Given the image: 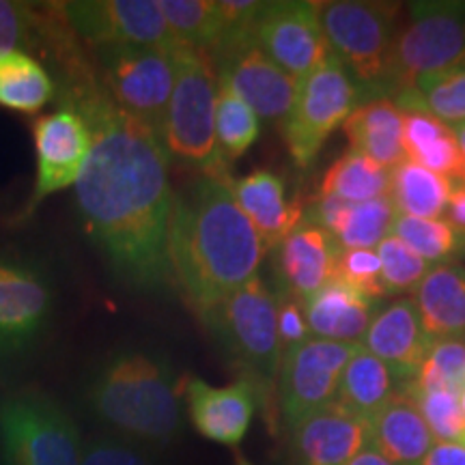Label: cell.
<instances>
[{
	"mask_svg": "<svg viewBox=\"0 0 465 465\" xmlns=\"http://www.w3.org/2000/svg\"><path fill=\"white\" fill-rule=\"evenodd\" d=\"M422 465H465V444L435 441V446L424 457Z\"/></svg>",
	"mask_w": 465,
	"mask_h": 465,
	"instance_id": "cell-44",
	"label": "cell"
},
{
	"mask_svg": "<svg viewBox=\"0 0 465 465\" xmlns=\"http://www.w3.org/2000/svg\"><path fill=\"white\" fill-rule=\"evenodd\" d=\"M416 306L431 341H465V265L438 263L416 289Z\"/></svg>",
	"mask_w": 465,
	"mask_h": 465,
	"instance_id": "cell-25",
	"label": "cell"
},
{
	"mask_svg": "<svg viewBox=\"0 0 465 465\" xmlns=\"http://www.w3.org/2000/svg\"><path fill=\"white\" fill-rule=\"evenodd\" d=\"M52 311V291L37 267L0 257V356L31 347Z\"/></svg>",
	"mask_w": 465,
	"mask_h": 465,
	"instance_id": "cell-17",
	"label": "cell"
},
{
	"mask_svg": "<svg viewBox=\"0 0 465 465\" xmlns=\"http://www.w3.org/2000/svg\"><path fill=\"white\" fill-rule=\"evenodd\" d=\"M91 127V153L75 182L80 220L121 281L136 289L171 282L168 229L174 194L162 138L93 80L69 89Z\"/></svg>",
	"mask_w": 465,
	"mask_h": 465,
	"instance_id": "cell-1",
	"label": "cell"
},
{
	"mask_svg": "<svg viewBox=\"0 0 465 465\" xmlns=\"http://www.w3.org/2000/svg\"><path fill=\"white\" fill-rule=\"evenodd\" d=\"M356 347L351 342L308 339L282 353L276 410L287 427L336 401L342 371Z\"/></svg>",
	"mask_w": 465,
	"mask_h": 465,
	"instance_id": "cell-11",
	"label": "cell"
},
{
	"mask_svg": "<svg viewBox=\"0 0 465 465\" xmlns=\"http://www.w3.org/2000/svg\"><path fill=\"white\" fill-rule=\"evenodd\" d=\"M257 42L265 54L295 80H304L332 54L322 22V3H265L257 22Z\"/></svg>",
	"mask_w": 465,
	"mask_h": 465,
	"instance_id": "cell-15",
	"label": "cell"
},
{
	"mask_svg": "<svg viewBox=\"0 0 465 465\" xmlns=\"http://www.w3.org/2000/svg\"><path fill=\"white\" fill-rule=\"evenodd\" d=\"M461 411H463V418H465V388H463V392H461Z\"/></svg>",
	"mask_w": 465,
	"mask_h": 465,
	"instance_id": "cell-48",
	"label": "cell"
},
{
	"mask_svg": "<svg viewBox=\"0 0 465 465\" xmlns=\"http://www.w3.org/2000/svg\"><path fill=\"white\" fill-rule=\"evenodd\" d=\"M160 9L179 45L212 52L223 37L218 0H160Z\"/></svg>",
	"mask_w": 465,
	"mask_h": 465,
	"instance_id": "cell-32",
	"label": "cell"
},
{
	"mask_svg": "<svg viewBox=\"0 0 465 465\" xmlns=\"http://www.w3.org/2000/svg\"><path fill=\"white\" fill-rule=\"evenodd\" d=\"M347 465H394L391 459H386L381 455L380 450L373 449V446H366V449H362L358 452L356 457L351 459Z\"/></svg>",
	"mask_w": 465,
	"mask_h": 465,
	"instance_id": "cell-45",
	"label": "cell"
},
{
	"mask_svg": "<svg viewBox=\"0 0 465 465\" xmlns=\"http://www.w3.org/2000/svg\"><path fill=\"white\" fill-rule=\"evenodd\" d=\"M54 97V78L25 50L0 54V106L15 113H39Z\"/></svg>",
	"mask_w": 465,
	"mask_h": 465,
	"instance_id": "cell-29",
	"label": "cell"
},
{
	"mask_svg": "<svg viewBox=\"0 0 465 465\" xmlns=\"http://www.w3.org/2000/svg\"><path fill=\"white\" fill-rule=\"evenodd\" d=\"M235 465H254V463H250L243 455H235Z\"/></svg>",
	"mask_w": 465,
	"mask_h": 465,
	"instance_id": "cell-47",
	"label": "cell"
},
{
	"mask_svg": "<svg viewBox=\"0 0 465 465\" xmlns=\"http://www.w3.org/2000/svg\"><path fill=\"white\" fill-rule=\"evenodd\" d=\"M360 91L332 52L315 72L300 80L298 95L281 124L291 160L311 166L323 143L358 108Z\"/></svg>",
	"mask_w": 465,
	"mask_h": 465,
	"instance_id": "cell-9",
	"label": "cell"
},
{
	"mask_svg": "<svg viewBox=\"0 0 465 465\" xmlns=\"http://www.w3.org/2000/svg\"><path fill=\"white\" fill-rule=\"evenodd\" d=\"M83 401L104 433L155 452L183 433L182 383L164 358L143 349H125L104 360L86 380Z\"/></svg>",
	"mask_w": 465,
	"mask_h": 465,
	"instance_id": "cell-3",
	"label": "cell"
},
{
	"mask_svg": "<svg viewBox=\"0 0 465 465\" xmlns=\"http://www.w3.org/2000/svg\"><path fill=\"white\" fill-rule=\"evenodd\" d=\"M341 246L322 226L304 220L276 248V276L284 295L298 302L311 298L334 278Z\"/></svg>",
	"mask_w": 465,
	"mask_h": 465,
	"instance_id": "cell-20",
	"label": "cell"
},
{
	"mask_svg": "<svg viewBox=\"0 0 465 465\" xmlns=\"http://www.w3.org/2000/svg\"><path fill=\"white\" fill-rule=\"evenodd\" d=\"M362 345L392 371L401 386L414 380L431 347L416 300L399 298L380 308L366 330Z\"/></svg>",
	"mask_w": 465,
	"mask_h": 465,
	"instance_id": "cell-19",
	"label": "cell"
},
{
	"mask_svg": "<svg viewBox=\"0 0 465 465\" xmlns=\"http://www.w3.org/2000/svg\"><path fill=\"white\" fill-rule=\"evenodd\" d=\"M209 56L216 74L223 75L259 119L282 124L298 95L300 83L265 54L257 35L218 44Z\"/></svg>",
	"mask_w": 465,
	"mask_h": 465,
	"instance_id": "cell-13",
	"label": "cell"
},
{
	"mask_svg": "<svg viewBox=\"0 0 465 465\" xmlns=\"http://www.w3.org/2000/svg\"><path fill=\"white\" fill-rule=\"evenodd\" d=\"M278 300V339L284 351L291 347H298L308 339H312L311 330H308L304 311H302V302L291 295L281 293Z\"/></svg>",
	"mask_w": 465,
	"mask_h": 465,
	"instance_id": "cell-42",
	"label": "cell"
},
{
	"mask_svg": "<svg viewBox=\"0 0 465 465\" xmlns=\"http://www.w3.org/2000/svg\"><path fill=\"white\" fill-rule=\"evenodd\" d=\"M173 50L162 45H110L95 52L106 95L158 136L174 89Z\"/></svg>",
	"mask_w": 465,
	"mask_h": 465,
	"instance_id": "cell-10",
	"label": "cell"
},
{
	"mask_svg": "<svg viewBox=\"0 0 465 465\" xmlns=\"http://www.w3.org/2000/svg\"><path fill=\"white\" fill-rule=\"evenodd\" d=\"M407 383L418 391L461 394L465 388V341H431L420 371Z\"/></svg>",
	"mask_w": 465,
	"mask_h": 465,
	"instance_id": "cell-36",
	"label": "cell"
},
{
	"mask_svg": "<svg viewBox=\"0 0 465 465\" xmlns=\"http://www.w3.org/2000/svg\"><path fill=\"white\" fill-rule=\"evenodd\" d=\"M174 89L168 102L162 144L168 158L199 173V177L231 179L216 138L218 74L207 52L177 45Z\"/></svg>",
	"mask_w": 465,
	"mask_h": 465,
	"instance_id": "cell-4",
	"label": "cell"
},
{
	"mask_svg": "<svg viewBox=\"0 0 465 465\" xmlns=\"http://www.w3.org/2000/svg\"><path fill=\"white\" fill-rule=\"evenodd\" d=\"M381 263V282L386 295H399L416 291L422 278L427 276L429 263L422 257L401 242L397 235H388L380 246L375 248Z\"/></svg>",
	"mask_w": 465,
	"mask_h": 465,
	"instance_id": "cell-38",
	"label": "cell"
},
{
	"mask_svg": "<svg viewBox=\"0 0 465 465\" xmlns=\"http://www.w3.org/2000/svg\"><path fill=\"white\" fill-rule=\"evenodd\" d=\"M401 388L392 371L360 342L342 371L336 403L369 420Z\"/></svg>",
	"mask_w": 465,
	"mask_h": 465,
	"instance_id": "cell-28",
	"label": "cell"
},
{
	"mask_svg": "<svg viewBox=\"0 0 465 465\" xmlns=\"http://www.w3.org/2000/svg\"><path fill=\"white\" fill-rule=\"evenodd\" d=\"M182 399L192 427L205 440L229 449L240 446L246 438L261 403L257 386L246 377H240L229 386H212L194 375L185 377Z\"/></svg>",
	"mask_w": 465,
	"mask_h": 465,
	"instance_id": "cell-16",
	"label": "cell"
},
{
	"mask_svg": "<svg viewBox=\"0 0 465 465\" xmlns=\"http://www.w3.org/2000/svg\"><path fill=\"white\" fill-rule=\"evenodd\" d=\"M405 158L450 183H465V162L455 130L429 110H403Z\"/></svg>",
	"mask_w": 465,
	"mask_h": 465,
	"instance_id": "cell-27",
	"label": "cell"
},
{
	"mask_svg": "<svg viewBox=\"0 0 465 465\" xmlns=\"http://www.w3.org/2000/svg\"><path fill=\"white\" fill-rule=\"evenodd\" d=\"M401 7L371 0H332L322 3L325 37L336 58L360 83H388Z\"/></svg>",
	"mask_w": 465,
	"mask_h": 465,
	"instance_id": "cell-8",
	"label": "cell"
},
{
	"mask_svg": "<svg viewBox=\"0 0 465 465\" xmlns=\"http://www.w3.org/2000/svg\"><path fill=\"white\" fill-rule=\"evenodd\" d=\"M377 302L332 278L311 298L302 300L312 339L360 345L375 317Z\"/></svg>",
	"mask_w": 465,
	"mask_h": 465,
	"instance_id": "cell-23",
	"label": "cell"
},
{
	"mask_svg": "<svg viewBox=\"0 0 465 465\" xmlns=\"http://www.w3.org/2000/svg\"><path fill=\"white\" fill-rule=\"evenodd\" d=\"M84 438L48 394L25 391L0 403V465H83Z\"/></svg>",
	"mask_w": 465,
	"mask_h": 465,
	"instance_id": "cell-7",
	"label": "cell"
},
{
	"mask_svg": "<svg viewBox=\"0 0 465 465\" xmlns=\"http://www.w3.org/2000/svg\"><path fill=\"white\" fill-rule=\"evenodd\" d=\"M83 465H162L158 452L110 433H95L84 440Z\"/></svg>",
	"mask_w": 465,
	"mask_h": 465,
	"instance_id": "cell-39",
	"label": "cell"
},
{
	"mask_svg": "<svg viewBox=\"0 0 465 465\" xmlns=\"http://www.w3.org/2000/svg\"><path fill=\"white\" fill-rule=\"evenodd\" d=\"M444 220L463 243L465 250V183H452L449 203H446Z\"/></svg>",
	"mask_w": 465,
	"mask_h": 465,
	"instance_id": "cell-43",
	"label": "cell"
},
{
	"mask_svg": "<svg viewBox=\"0 0 465 465\" xmlns=\"http://www.w3.org/2000/svg\"><path fill=\"white\" fill-rule=\"evenodd\" d=\"M37 179L22 218H31L37 207L56 192L75 185L91 153V127L74 104L39 116L33 127Z\"/></svg>",
	"mask_w": 465,
	"mask_h": 465,
	"instance_id": "cell-14",
	"label": "cell"
},
{
	"mask_svg": "<svg viewBox=\"0 0 465 465\" xmlns=\"http://www.w3.org/2000/svg\"><path fill=\"white\" fill-rule=\"evenodd\" d=\"M265 254L259 232L232 196L231 179L199 177L174 194L171 284L201 319L257 276Z\"/></svg>",
	"mask_w": 465,
	"mask_h": 465,
	"instance_id": "cell-2",
	"label": "cell"
},
{
	"mask_svg": "<svg viewBox=\"0 0 465 465\" xmlns=\"http://www.w3.org/2000/svg\"><path fill=\"white\" fill-rule=\"evenodd\" d=\"M278 300L259 274L203 317L212 334L257 386L265 410H274L284 349L278 339Z\"/></svg>",
	"mask_w": 465,
	"mask_h": 465,
	"instance_id": "cell-5",
	"label": "cell"
},
{
	"mask_svg": "<svg viewBox=\"0 0 465 465\" xmlns=\"http://www.w3.org/2000/svg\"><path fill=\"white\" fill-rule=\"evenodd\" d=\"M232 196L267 252L276 250L298 226L304 223L300 201H291L281 174L259 168L232 182Z\"/></svg>",
	"mask_w": 465,
	"mask_h": 465,
	"instance_id": "cell-21",
	"label": "cell"
},
{
	"mask_svg": "<svg viewBox=\"0 0 465 465\" xmlns=\"http://www.w3.org/2000/svg\"><path fill=\"white\" fill-rule=\"evenodd\" d=\"M452 130H455L459 149H461V155H463V162H465V124H459V125L452 127Z\"/></svg>",
	"mask_w": 465,
	"mask_h": 465,
	"instance_id": "cell-46",
	"label": "cell"
},
{
	"mask_svg": "<svg viewBox=\"0 0 465 465\" xmlns=\"http://www.w3.org/2000/svg\"><path fill=\"white\" fill-rule=\"evenodd\" d=\"M452 183L429 168L405 160L391 171V201L401 216L441 218Z\"/></svg>",
	"mask_w": 465,
	"mask_h": 465,
	"instance_id": "cell-30",
	"label": "cell"
},
{
	"mask_svg": "<svg viewBox=\"0 0 465 465\" xmlns=\"http://www.w3.org/2000/svg\"><path fill=\"white\" fill-rule=\"evenodd\" d=\"M334 278L375 302L386 298L381 282V263L375 250H341Z\"/></svg>",
	"mask_w": 465,
	"mask_h": 465,
	"instance_id": "cell-40",
	"label": "cell"
},
{
	"mask_svg": "<svg viewBox=\"0 0 465 465\" xmlns=\"http://www.w3.org/2000/svg\"><path fill=\"white\" fill-rule=\"evenodd\" d=\"M403 108L391 97H377L362 104L342 124L349 147L388 171L405 162Z\"/></svg>",
	"mask_w": 465,
	"mask_h": 465,
	"instance_id": "cell-26",
	"label": "cell"
},
{
	"mask_svg": "<svg viewBox=\"0 0 465 465\" xmlns=\"http://www.w3.org/2000/svg\"><path fill=\"white\" fill-rule=\"evenodd\" d=\"M391 194V171L356 151L341 155L322 179L319 196L364 203Z\"/></svg>",
	"mask_w": 465,
	"mask_h": 465,
	"instance_id": "cell-31",
	"label": "cell"
},
{
	"mask_svg": "<svg viewBox=\"0 0 465 465\" xmlns=\"http://www.w3.org/2000/svg\"><path fill=\"white\" fill-rule=\"evenodd\" d=\"M261 134L259 116L232 91L223 75H218L216 91V138L220 155L226 164L240 160Z\"/></svg>",
	"mask_w": 465,
	"mask_h": 465,
	"instance_id": "cell-33",
	"label": "cell"
},
{
	"mask_svg": "<svg viewBox=\"0 0 465 465\" xmlns=\"http://www.w3.org/2000/svg\"><path fill=\"white\" fill-rule=\"evenodd\" d=\"M392 235L405 242L427 263H446V259L465 252L457 232L441 218H414L397 213Z\"/></svg>",
	"mask_w": 465,
	"mask_h": 465,
	"instance_id": "cell-35",
	"label": "cell"
},
{
	"mask_svg": "<svg viewBox=\"0 0 465 465\" xmlns=\"http://www.w3.org/2000/svg\"><path fill=\"white\" fill-rule=\"evenodd\" d=\"M394 218L391 196L364 203L317 196L308 220L328 231L341 250H375L392 232Z\"/></svg>",
	"mask_w": 465,
	"mask_h": 465,
	"instance_id": "cell-22",
	"label": "cell"
},
{
	"mask_svg": "<svg viewBox=\"0 0 465 465\" xmlns=\"http://www.w3.org/2000/svg\"><path fill=\"white\" fill-rule=\"evenodd\" d=\"M401 391L407 392L431 429L435 441L465 444V418L461 411V394L449 391H418L405 383Z\"/></svg>",
	"mask_w": 465,
	"mask_h": 465,
	"instance_id": "cell-37",
	"label": "cell"
},
{
	"mask_svg": "<svg viewBox=\"0 0 465 465\" xmlns=\"http://www.w3.org/2000/svg\"><path fill=\"white\" fill-rule=\"evenodd\" d=\"M56 7L63 22L95 48L179 45L166 25L160 0H72Z\"/></svg>",
	"mask_w": 465,
	"mask_h": 465,
	"instance_id": "cell-12",
	"label": "cell"
},
{
	"mask_svg": "<svg viewBox=\"0 0 465 465\" xmlns=\"http://www.w3.org/2000/svg\"><path fill=\"white\" fill-rule=\"evenodd\" d=\"M369 424L371 446L394 465H422L424 457L435 446V438L420 410L403 391L392 394L369 418Z\"/></svg>",
	"mask_w": 465,
	"mask_h": 465,
	"instance_id": "cell-24",
	"label": "cell"
},
{
	"mask_svg": "<svg viewBox=\"0 0 465 465\" xmlns=\"http://www.w3.org/2000/svg\"><path fill=\"white\" fill-rule=\"evenodd\" d=\"M403 110H429L444 124H465V67L422 80L416 91L399 93Z\"/></svg>",
	"mask_w": 465,
	"mask_h": 465,
	"instance_id": "cell-34",
	"label": "cell"
},
{
	"mask_svg": "<svg viewBox=\"0 0 465 465\" xmlns=\"http://www.w3.org/2000/svg\"><path fill=\"white\" fill-rule=\"evenodd\" d=\"M35 31V14L26 5L0 0V54L22 50L31 42Z\"/></svg>",
	"mask_w": 465,
	"mask_h": 465,
	"instance_id": "cell-41",
	"label": "cell"
},
{
	"mask_svg": "<svg viewBox=\"0 0 465 465\" xmlns=\"http://www.w3.org/2000/svg\"><path fill=\"white\" fill-rule=\"evenodd\" d=\"M298 465H347L371 444V424L341 403L319 407L289 427Z\"/></svg>",
	"mask_w": 465,
	"mask_h": 465,
	"instance_id": "cell-18",
	"label": "cell"
},
{
	"mask_svg": "<svg viewBox=\"0 0 465 465\" xmlns=\"http://www.w3.org/2000/svg\"><path fill=\"white\" fill-rule=\"evenodd\" d=\"M465 67V3H414L399 22L388 86L416 91L422 80Z\"/></svg>",
	"mask_w": 465,
	"mask_h": 465,
	"instance_id": "cell-6",
	"label": "cell"
}]
</instances>
